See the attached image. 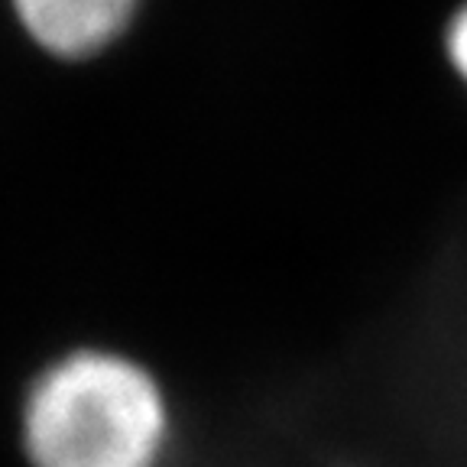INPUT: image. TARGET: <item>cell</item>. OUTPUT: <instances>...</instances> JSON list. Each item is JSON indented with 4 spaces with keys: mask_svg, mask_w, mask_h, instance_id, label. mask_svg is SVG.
Returning a JSON list of instances; mask_svg holds the SVG:
<instances>
[{
    "mask_svg": "<svg viewBox=\"0 0 467 467\" xmlns=\"http://www.w3.org/2000/svg\"><path fill=\"white\" fill-rule=\"evenodd\" d=\"M20 425L33 467H160L172 435L153 373L101 348L52 360L29 383Z\"/></svg>",
    "mask_w": 467,
    "mask_h": 467,
    "instance_id": "obj_1",
    "label": "cell"
},
{
    "mask_svg": "<svg viewBox=\"0 0 467 467\" xmlns=\"http://www.w3.org/2000/svg\"><path fill=\"white\" fill-rule=\"evenodd\" d=\"M29 39L58 58L104 52L133 20L140 0H10Z\"/></svg>",
    "mask_w": 467,
    "mask_h": 467,
    "instance_id": "obj_2",
    "label": "cell"
},
{
    "mask_svg": "<svg viewBox=\"0 0 467 467\" xmlns=\"http://www.w3.org/2000/svg\"><path fill=\"white\" fill-rule=\"evenodd\" d=\"M445 52H448V62L454 66V72H458L461 81L467 85V4H461L458 14L448 20Z\"/></svg>",
    "mask_w": 467,
    "mask_h": 467,
    "instance_id": "obj_3",
    "label": "cell"
}]
</instances>
